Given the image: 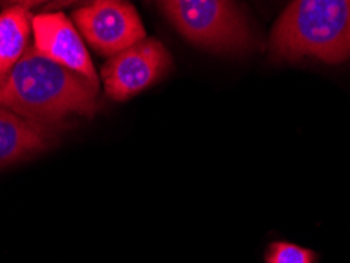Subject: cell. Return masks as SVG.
<instances>
[{"label": "cell", "instance_id": "obj_1", "mask_svg": "<svg viewBox=\"0 0 350 263\" xmlns=\"http://www.w3.org/2000/svg\"><path fill=\"white\" fill-rule=\"evenodd\" d=\"M98 84L41 55L30 46L0 87V107L53 126L71 113L92 115Z\"/></svg>", "mask_w": 350, "mask_h": 263}, {"label": "cell", "instance_id": "obj_2", "mask_svg": "<svg viewBox=\"0 0 350 263\" xmlns=\"http://www.w3.org/2000/svg\"><path fill=\"white\" fill-rule=\"evenodd\" d=\"M270 53L276 60L314 57L325 64L350 59V8L344 0H297L273 25Z\"/></svg>", "mask_w": 350, "mask_h": 263}, {"label": "cell", "instance_id": "obj_3", "mask_svg": "<svg viewBox=\"0 0 350 263\" xmlns=\"http://www.w3.org/2000/svg\"><path fill=\"white\" fill-rule=\"evenodd\" d=\"M159 8L193 44L226 54H240L256 44L248 18L226 0H166Z\"/></svg>", "mask_w": 350, "mask_h": 263}, {"label": "cell", "instance_id": "obj_4", "mask_svg": "<svg viewBox=\"0 0 350 263\" xmlns=\"http://www.w3.org/2000/svg\"><path fill=\"white\" fill-rule=\"evenodd\" d=\"M167 49L157 38H146L123 53L111 57L101 70L107 96L126 101L157 84L171 70Z\"/></svg>", "mask_w": 350, "mask_h": 263}, {"label": "cell", "instance_id": "obj_5", "mask_svg": "<svg viewBox=\"0 0 350 263\" xmlns=\"http://www.w3.org/2000/svg\"><path fill=\"white\" fill-rule=\"evenodd\" d=\"M73 19L96 53L114 57L146 40V29L136 8L128 2L101 0L79 8Z\"/></svg>", "mask_w": 350, "mask_h": 263}, {"label": "cell", "instance_id": "obj_6", "mask_svg": "<svg viewBox=\"0 0 350 263\" xmlns=\"http://www.w3.org/2000/svg\"><path fill=\"white\" fill-rule=\"evenodd\" d=\"M33 48L65 68L98 84V74L84 41L71 20L62 13L37 14L32 19Z\"/></svg>", "mask_w": 350, "mask_h": 263}, {"label": "cell", "instance_id": "obj_7", "mask_svg": "<svg viewBox=\"0 0 350 263\" xmlns=\"http://www.w3.org/2000/svg\"><path fill=\"white\" fill-rule=\"evenodd\" d=\"M53 142L51 126L0 107V167L43 150Z\"/></svg>", "mask_w": 350, "mask_h": 263}, {"label": "cell", "instance_id": "obj_8", "mask_svg": "<svg viewBox=\"0 0 350 263\" xmlns=\"http://www.w3.org/2000/svg\"><path fill=\"white\" fill-rule=\"evenodd\" d=\"M33 16L25 7H10L0 13V87L27 51Z\"/></svg>", "mask_w": 350, "mask_h": 263}, {"label": "cell", "instance_id": "obj_9", "mask_svg": "<svg viewBox=\"0 0 350 263\" xmlns=\"http://www.w3.org/2000/svg\"><path fill=\"white\" fill-rule=\"evenodd\" d=\"M319 254L291 241H273L265 252V263H317Z\"/></svg>", "mask_w": 350, "mask_h": 263}, {"label": "cell", "instance_id": "obj_10", "mask_svg": "<svg viewBox=\"0 0 350 263\" xmlns=\"http://www.w3.org/2000/svg\"><path fill=\"white\" fill-rule=\"evenodd\" d=\"M349 8H350V2H349Z\"/></svg>", "mask_w": 350, "mask_h": 263}]
</instances>
